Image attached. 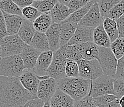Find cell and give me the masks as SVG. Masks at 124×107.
<instances>
[{
	"label": "cell",
	"mask_w": 124,
	"mask_h": 107,
	"mask_svg": "<svg viewBox=\"0 0 124 107\" xmlns=\"http://www.w3.org/2000/svg\"><path fill=\"white\" fill-rule=\"evenodd\" d=\"M35 98L23 88L18 78L0 76V107H22Z\"/></svg>",
	"instance_id": "1"
},
{
	"label": "cell",
	"mask_w": 124,
	"mask_h": 107,
	"mask_svg": "<svg viewBox=\"0 0 124 107\" xmlns=\"http://www.w3.org/2000/svg\"><path fill=\"white\" fill-rule=\"evenodd\" d=\"M91 80L80 77L64 78L57 80L59 89L70 97L74 101H77L87 96L90 92Z\"/></svg>",
	"instance_id": "2"
},
{
	"label": "cell",
	"mask_w": 124,
	"mask_h": 107,
	"mask_svg": "<svg viewBox=\"0 0 124 107\" xmlns=\"http://www.w3.org/2000/svg\"><path fill=\"white\" fill-rule=\"evenodd\" d=\"M25 70L20 55L0 58V76L19 78Z\"/></svg>",
	"instance_id": "3"
},
{
	"label": "cell",
	"mask_w": 124,
	"mask_h": 107,
	"mask_svg": "<svg viewBox=\"0 0 124 107\" xmlns=\"http://www.w3.org/2000/svg\"><path fill=\"white\" fill-rule=\"evenodd\" d=\"M26 45L17 35L6 36L0 40V58L20 55Z\"/></svg>",
	"instance_id": "4"
},
{
	"label": "cell",
	"mask_w": 124,
	"mask_h": 107,
	"mask_svg": "<svg viewBox=\"0 0 124 107\" xmlns=\"http://www.w3.org/2000/svg\"><path fill=\"white\" fill-rule=\"evenodd\" d=\"M97 60L101 66L104 75L114 79L117 68V59L110 48L99 47V54Z\"/></svg>",
	"instance_id": "5"
},
{
	"label": "cell",
	"mask_w": 124,
	"mask_h": 107,
	"mask_svg": "<svg viewBox=\"0 0 124 107\" xmlns=\"http://www.w3.org/2000/svg\"><path fill=\"white\" fill-rule=\"evenodd\" d=\"M78 65L79 77L86 79H96L103 75L101 66L97 59L87 60L81 59L77 62Z\"/></svg>",
	"instance_id": "6"
},
{
	"label": "cell",
	"mask_w": 124,
	"mask_h": 107,
	"mask_svg": "<svg viewBox=\"0 0 124 107\" xmlns=\"http://www.w3.org/2000/svg\"><path fill=\"white\" fill-rule=\"evenodd\" d=\"M114 80L113 78L103 75L91 81L88 95L95 98L105 94H113Z\"/></svg>",
	"instance_id": "7"
},
{
	"label": "cell",
	"mask_w": 124,
	"mask_h": 107,
	"mask_svg": "<svg viewBox=\"0 0 124 107\" xmlns=\"http://www.w3.org/2000/svg\"><path fill=\"white\" fill-rule=\"evenodd\" d=\"M67 59L65 58L59 49L53 52L51 64L47 71V75L49 78L56 80L66 78L65 66Z\"/></svg>",
	"instance_id": "8"
},
{
	"label": "cell",
	"mask_w": 124,
	"mask_h": 107,
	"mask_svg": "<svg viewBox=\"0 0 124 107\" xmlns=\"http://www.w3.org/2000/svg\"><path fill=\"white\" fill-rule=\"evenodd\" d=\"M58 89L57 80L52 78L40 81L37 90V97L44 102H49Z\"/></svg>",
	"instance_id": "9"
},
{
	"label": "cell",
	"mask_w": 124,
	"mask_h": 107,
	"mask_svg": "<svg viewBox=\"0 0 124 107\" xmlns=\"http://www.w3.org/2000/svg\"><path fill=\"white\" fill-rule=\"evenodd\" d=\"M18 79L25 89L33 96L37 97L40 80L38 79V76L35 73L33 70L25 69Z\"/></svg>",
	"instance_id": "10"
},
{
	"label": "cell",
	"mask_w": 124,
	"mask_h": 107,
	"mask_svg": "<svg viewBox=\"0 0 124 107\" xmlns=\"http://www.w3.org/2000/svg\"><path fill=\"white\" fill-rule=\"evenodd\" d=\"M103 21L100 14L98 3L95 2L86 15L80 21L78 25L94 29L102 25Z\"/></svg>",
	"instance_id": "11"
},
{
	"label": "cell",
	"mask_w": 124,
	"mask_h": 107,
	"mask_svg": "<svg viewBox=\"0 0 124 107\" xmlns=\"http://www.w3.org/2000/svg\"><path fill=\"white\" fill-rule=\"evenodd\" d=\"M94 29L86 27L78 24L77 27L72 38L66 45H75L93 42V35Z\"/></svg>",
	"instance_id": "12"
},
{
	"label": "cell",
	"mask_w": 124,
	"mask_h": 107,
	"mask_svg": "<svg viewBox=\"0 0 124 107\" xmlns=\"http://www.w3.org/2000/svg\"><path fill=\"white\" fill-rule=\"evenodd\" d=\"M53 52L51 50L41 52L38 56L33 71L38 76L47 75V71L51 64Z\"/></svg>",
	"instance_id": "13"
},
{
	"label": "cell",
	"mask_w": 124,
	"mask_h": 107,
	"mask_svg": "<svg viewBox=\"0 0 124 107\" xmlns=\"http://www.w3.org/2000/svg\"><path fill=\"white\" fill-rule=\"evenodd\" d=\"M40 54V52L32 48L31 46L26 45L20 54L25 69L33 70Z\"/></svg>",
	"instance_id": "14"
},
{
	"label": "cell",
	"mask_w": 124,
	"mask_h": 107,
	"mask_svg": "<svg viewBox=\"0 0 124 107\" xmlns=\"http://www.w3.org/2000/svg\"><path fill=\"white\" fill-rule=\"evenodd\" d=\"M78 23L64 21L59 23L61 47L67 44L75 33Z\"/></svg>",
	"instance_id": "15"
},
{
	"label": "cell",
	"mask_w": 124,
	"mask_h": 107,
	"mask_svg": "<svg viewBox=\"0 0 124 107\" xmlns=\"http://www.w3.org/2000/svg\"><path fill=\"white\" fill-rule=\"evenodd\" d=\"M2 12L5 21L7 35L12 36L17 35L22 25L23 17L19 15L9 14L4 12Z\"/></svg>",
	"instance_id": "16"
},
{
	"label": "cell",
	"mask_w": 124,
	"mask_h": 107,
	"mask_svg": "<svg viewBox=\"0 0 124 107\" xmlns=\"http://www.w3.org/2000/svg\"><path fill=\"white\" fill-rule=\"evenodd\" d=\"M78 49L82 57V59H97L98 57L99 47L93 42H87L85 43L77 44Z\"/></svg>",
	"instance_id": "17"
},
{
	"label": "cell",
	"mask_w": 124,
	"mask_h": 107,
	"mask_svg": "<svg viewBox=\"0 0 124 107\" xmlns=\"http://www.w3.org/2000/svg\"><path fill=\"white\" fill-rule=\"evenodd\" d=\"M74 101L70 97L57 89L49 100L50 107H73Z\"/></svg>",
	"instance_id": "18"
},
{
	"label": "cell",
	"mask_w": 124,
	"mask_h": 107,
	"mask_svg": "<svg viewBox=\"0 0 124 107\" xmlns=\"http://www.w3.org/2000/svg\"><path fill=\"white\" fill-rule=\"evenodd\" d=\"M45 35L48 39L49 50L53 52L58 50L61 48L59 24L53 23L50 27L46 31Z\"/></svg>",
	"instance_id": "19"
},
{
	"label": "cell",
	"mask_w": 124,
	"mask_h": 107,
	"mask_svg": "<svg viewBox=\"0 0 124 107\" xmlns=\"http://www.w3.org/2000/svg\"><path fill=\"white\" fill-rule=\"evenodd\" d=\"M50 14L53 23L59 24L63 21H66L71 13L67 6L64 5L57 1L50 11Z\"/></svg>",
	"instance_id": "20"
},
{
	"label": "cell",
	"mask_w": 124,
	"mask_h": 107,
	"mask_svg": "<svg viewBox=\"0 0 124 107\" xmlns=\"http://www.w3.org/2000/svg\"><path fill=\"white\" fill-rule=\"evenodd\" d=\"M35 31L33 22L23 18L22 25L17 33V35L22 41L27 45H30Z\"/></svg>",
	"instance_id": "21"
},
{
	"label": "cell",
	"mask_w": 124,
	"mask_h": 107,
	"mask_svg": "<svg viewBox=\"0 0 124 107\" xmlns=\"http://www.w3.org/2000/svg\"><path fill=\"white\" fill-rule=\"evenodd\" d=\"M93 42L98 47L107 48H110L111 43L105 30H104L102 24L94 29Z\"/></svg>",
	"instance_id": "22"
},
{
	"label": "cell",
	"mask_w": 124,
	"mask_h": 107,
	"mask_svg": "<svg viewBox=\"0 0 124 107\" xmlns=\"http://www.w3.org/2000/svg\"><path fill=\"white\" fill-rule=\"evenodd\" d=\"M53 24L50 12L42 13L33 22V27L35 31L45 33L50 26Z\"/></svg>",
	"instance_id": "23"
},
{
	"label": "cell",
	"mask_w": 124,
	"mask_h": 107,
	"mask_svg": "<svg viewBox=\"0 0 124 107\" xmlns=\"http://www.w3.org/2000/svg\"><path fill=\"white\" fill-rule=\"evenodd\" d=\"M30 46L41 53L49 50L48 39L45 33L38 32L37 31L31 39Z\"/></svg>",
	"instance_id": "24"
},
{
	"label": "cell",
	"mask_w": 124,
	"mask_h": 107,
	"mask_svg": "<svg viewBox=\"0 0 124 107\" xmlns=\"http://www.w3.org/2000/svg\"><path fill=\"white\" fill-rule=\"evenodd\" d=\"M63 56L68 60L78 62L82 59V57L80 54L77 46L75 45H65L59 48Z\"/></svg>",
	"instance_id": "25"
},
{
	"label": "cell",
	"mask_w": 124,
	"mask_h": 107,
	"mask_svg": "<svg viewBox=\"0 0 124 107\" xmlns=\"http://www.w3.org/2000/svg\"><path fill=\"white\" fill-rule=\"evenodd\" d=\"M104 30L110 39V43H112L119 37L118 30H117V24L114 20L106 18L102 23Z\"/></svg>",
	"instance_id": "26"
},
{
	"label": "cell",
	"mask_w": 124,
	"mask_h": 107,
	"mask_svg": "<svg viewBox=\"0 0 124 107\" xmlns=\"http://www.w3.org/2000/svg\"><path fill=\"white\" fill-rule=\"evenodd\" d=\"M0 11L12 15H19L22 17V11L12 0H2L0 1Z\"/></svg>",
	"instance_id": "27"
},
{
	"label": "cell",
	"mask_w": 124,
	"mask_h": 107,
	"mask_svg": "<svg viewBox=\"0 0 124 107\" xmlns=\"http://www.w3.org/2000/svg\"><path fill=\"white\" fill-rule=\"evenodd\" d=\"M95 2L93 1L89 2L87 4H86L83 7H82V8L79 9L77 11H75L73 13H72L69 16V17L66 19V21H67V22H73V23H76L78 24L80 21L83 19V17L85 15H86V13L88 12V11L90 9L91 6L93 5V4Z\"/></svg>",
	"instance_id": "28"
},
{
	"label": "cell",
	"mask_w": 124,
	"mask_h": 107,
	"mask_svg": "<svg viewBox=\"0 0 124 107\" xmlns=\"http://www.w3.org/2000/svg\"><path fill=\"white\" fill-rule=\"evenodd\" d=\"M122 0H98L97 1L100 9V14L103 21L107 18L108 12L116 4L121 1Z\"/></svg>",
	"instance_id": "29"
},
{
	"label": "cell",
	"mask_w": 124,
	"mask_h": 107,
	"mask_svg": "<svg viewBox=\"0 0 124 107\" xmlns=\"http://www.w3.org/2000/svg\"><path fill=\"white\" fill-rule=\"evenodd\" d=\"M57 2V0L34 1L31 6L37 9L41 13H46V12H50Z\"/></svg>",
	"instance_id": "30"
},
{
	"label": "cell",
	"mask_w": 124,
	"mask_h": 107,
	"mask_svg": "<svg viewBox=\"0 0 124 107\" xmlns=\"http://www.w3.org/2000/svg\"><path fill=\"white\" fill-rule=\"evenodd\" d=\"M110 49L117 60L124 56V38L118 37L114 42L111 43Z\"/></svg>",
	"instance_id": "31"
},
{
	"label": "cell",
	"mask_w": 124,
	"mask_h": 107,
	"mask_svg": "<svg viewBox=\"0 0 124 107\" xmlns=\"http://www.w3.org/2000/svg\"><path fill=\"white\" fill-rule=\"evenodd\" d=\"M124 14V0L117 3L108 12L107 18L116 21Z\"/></svg>",
	"instance_id": "32"
},
{
	"label": "cell",
	"mask_w": 124,
	"mask_h": 107,
	"mask_svg": "<svg viewBox=\"0 0 124 107\" xmlns=\"http://www.w3.org/2000/svg\"><path fill=\"white\" fill-rule=\"evenodd\" d=\"M65 74L66 77L75 78L78 77V65L77 62L67 60L65 66Z\"/></svg>",
	"instance_id": "33"
},
{
	"label": "cell",
	"mask_w": 124,
	"mask_h": 107,
	"mask_svg": "<svg viewBox=\"0 0 124 107\" xmlns=\"http://www.w3.org/2000/svg\"><path fill=\"white\" fill-rule=\"evenodd\" d=\"M21 11H22V17L32 22H34L35 20L42 14L32 6L24 7Z\"/></svg>",
	"instance_id": "34"
},
{
	"label": "cell",
	"mask_w": 124,
	"mask_h": 107,
	"mask_svg": "<svg viewBox=\"0 0 124 107\" xmlns=\"http://www.w3.org/2000/svg\"><path fill=\"white\" fill-rule=\"evenodd\" d=\"M113 94L120 99L124 95V79H114L113 83Z\"/></svg>",
	"instance_id": "35"
},
{
	"label": "cell",
	"mask_w": 124,
	"mask_h": 107,
	"mask_svg": "<svg viewBox=\"0 0 124 107\" xmlns=\"http://www.w3.org/2000/svg\"><path fill=\"white\" fill-rule=\"evenodd\" d=\"M93 99L95 106L98 107L101 105H103L110 102H112L113 100H116L117 97L113 94H105Z\"/></svg>",
	"instance_id": "36"
},
{
	"label": "cell",
	"mask_w": 124,
	"mask_h": 107,
	"mask_svg": "<svg viewBox=\"0 0 124 107\" xmlns=\"http://www.w3.org/2000/svg\"><path fill=\"white\" fill-rule=\"evenodd\" d=\"M90 2V0H70L67 6L71 14L78 9L82 8L83 6Z\"/></svg>",
	"instance_id": "37"
},
{
	"label": "cell",
	"mask_w": 124,
	"mask_h": 107,
	"mask_svg": "<svg viewBox=\"0 0 124 107\" xmlns=\"http://www.w3.org/2000/svg\"><path fill=\"white\" fill-rule=\"evenodd\" d=\"M73 107H96L93 102V99L90 95L85 97L77 101H75Z\"/></svg>",
	"instance_id": "38"
},
{
	"label": "cell",
	"mask_w": 124,
	"mask_h": 107,
	"mask_svg": "<svg viewBox=\"0 0 124 107\" xmlns=\"http://www.w3.org/2000/svg\"><path fill=\"white\" fill-rule=\"evenodd\" d=\"M124 79V56L117 60V68L114 79Z\"/></svg>",
	"instance_id": "39"
},
{
	"label": "cell",
	"mask_w": 124,
	"mask_h": 107,
	"mask_svg": "<svg viewBox=\"0 0 124 107\" xmlns=\"http://www.w3.org/2000/svg\"><path fill=\"white\" fill-rule=\"evenodd\" d=\"M45 104V102L38 98L30 100L26 102L22 107H43Z\"/></svg>",
	"instance_id": "40"
},
{
	"label": "cell",
	"mask_w": 124,
	"mask_h": 107,
	"mask_svg": "<svg viewBox=\"0 0 124 107\" xmlns=\"http://www.w3.org/2000/svg\"><path fill=\"white\" fill-rule=\"evenodd\" d=\"M119 37L124 38V14H123L120 18L116 20Z\"/></svg>",
	"instance_id": "41"
},
{
	"label": "cell",
	"mask_w": 124,
	"mask_h": 107,
	"mask_svg": "<svg viewBox=\"0 0 124 107\" xmlns=\"http://www.w3.org/2000/svg\"><path fill=\"white\" fill-rule=\"evenodd\" d=\"M6 36L8 35L7 32H6L5 21H4L3 12L0 11V40L4 38Z\"/></svg>",
	"instance_id": "42"
},
{
	"label": "cell",
	"mask_w": 124,
	"mask_h": 107,
	"mask_svg": "<svg viewBox=\"0 0 124 107\" xmlns=\"http://www.w3.org/2000/svg\"><path fill=\"white\" fill-rule=\"evenodd\" d=\"M21 10L23 8L31 6L34 0H12Z\"/></svg>",
	"instance_id": "43"
},
{
	"label": "cell",
	"mask_w": 124,
	"mask_h": 107,
	"mask_svg": "<svg viewBox=\"0 0 124 107\" xmlns=\"http://www.w3.org/2000/svg\"><path fill=\"white\" fill-rule=\"evenodd\" d=\"M98 107H120V104H119V99H116V100H113L112 102H110L107 104L101 105Z\"/></svg>",
	"instance_id": "44"
},
{
	"label": "cell",
	"mask_w": 124,
	"mask_h": 107,
	"mask_svg": "<svg viewBox=\"0 0 124 107\" xmlns=\"http://www.w3.org/2000/svg\"><path fill=\"white\" fill-rule=\"evenodd\" d=\"M70 0H57V1H58L59 3H61V4H64V5H66V6L68 5V4H69V3L70 2Z\"/></svg>",
	"instance_id": "45"
},
{
	"label": "cell",
	"mask_w": 124,
	"mask_h": 107,
	"mask_svg": "<svg viewBox=\"0 0 124 107\" xmlns=\"http://www.w3.org/2000/svg\"><path fill=\"white\" fill-rule=\"evenodd\" d=\"M119 104H120V107H124V95L120 99H119Z\"/></svg>",
	"instance_id": "46"
},
{
	"label": "cell",
	"mask_w": 124,
	"mask_h": 107,
	"mask_svg": "<svg viewBox=\"0 0 124 107\" xmlns=\"http://www.w3.org/2000/svg\"><path fill=\"white\" fill-rule=\"evenodd\" d=\"M43 107H50V104H49V102H45L44 105L43 106Z\"/></svg>",
	"instance_id": "47"
},
{
	"label": "cell",
	"mask_w": 124,
	"mask_h": 107,
	"mask_svg": "<svg viewBox=\"0 0 124 107\" xmlns=\"http://www.w3.org/2000/svg\"><path fill=\"white\" fill-rule=\"evenodd\" d=\"M98 0H90V1H93V2H97Z\"/></svg>",
	"instance_id": "48"
},
{
	"label": "cell",
	"mask_w": 124,
	"mask_h": 107,
	"mask_svg": "<svg viewBox=\"0 0 124 107\" xmlns=\"http://www.w3.org/2000/svg\"><path fill=\"white\" fill-rule=\"evenodd\" d=\"M34 1H41V0H34Z\"/></svg>",
	"instance_id": "49"
},
{
	"label": "cell",
	"mask_w": 124,
	"mask_h": 107,
	"mask_svg": "<svg viewBox=\"0 0 124 107\" xmlns=\"http://www.w3.org/2000/svg\"><path fill=\"white\" fill-rule=\"evenodd\" d=\"M2 1V0H0V1Z\"/></svg>",
	"instance_id": "50"
},
{
	"label": "cell",
	"mask_w": 124,
	"mask_h": 107,
	"mask_svg": "<svg viewBox=\"0 0 124 107\" xmlns=\"http://www.w3.org/2000/svg\"></svg>",
	"instance_id": "51"
}]
</instances>
